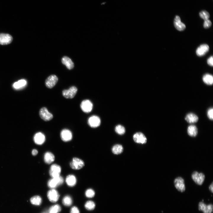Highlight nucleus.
<instances>
[{"mask_svg": "<svg viewBox=\"0 0 213 213\" xmlns=\"http://www.w3.org/2000/svg\"><path fill=\"white\" fill-rule=\"evenodd\" d=\"M64 182L63 178L60 175L58 177L52 178L48 182V186L51 189H54L61 185Z\"/></svg>", "mask_w": 213, "mask_h": 213, "instance_id": "obj_1", "label": "nucleus"}, {"mask_svg": "<svg viewBox=\"0 0 213 213\" xmlns=\"http://www.w3.org/2000/svg\"><path fill=\"white\" fill-rule=\"evenodd\" d=\"M84 162L81 159L77 157L73 158L70 163V166L73 169L79 170L84 166Z\"/></svg>", "mask_w": 213, "mask_h": 213, "instance_id": "obj_2", "label": "nucleus"}, {"mask_svg": "<svg viewBox=\"0 0 213 213\" xmlns=\"http://www.w3.org/2000/svg\"><path fill=\"white\" fill-rule=\"evenodd\" d=\"M191 177L193 181L197 185H201L203 183L205 176L202 173H199L197 171H194L192 173Z\"/></svg>", "mask_w": 213, "mask_h": 213, "instance_id": "obj_3", "label": "nucleus"}, {"mask_svg": "<svg viewBox=\"0 0 213 213\" xmlns=\"http://www.w3.org/2000/svg\"><path fill=\"white\" fill-rule=\"evenodd\" d=\"M77 91L78 89L75 86H72L68 89L63 90L62 94L66 98L72 99L75 96Z\"/></svg>", "mask_w": 213, "mask_h": 213, "instance_id": "obj_4", "label": "nucleus"}, {"mask_svg": "<svg viewBox=\"0 0 213 213\" xmlns=\"http://www.w3.org/2000/svg\"><path fill=\"white\" fill-rule=\"evenodd\" d=\"M39 114L41 118L45 121H49L53 118V115L45 107H42L40 110Z\"/></svg>", "mask_w": 213, "mask_h": 213, "instance_id": "obj_5", "label": "nucleus"}, {"mask_svg": "<svg viewBox=\"0 0 213 213\" xmlns=\"http://www.w3.org/2000/svg\"><path fill=\"white\" fill-rule=\"evenodd\" d=\"M61 172V168L57 164L52 165L49 170V174L51 178H54L60 176Z\"/></svg>", "mask_w": 213, "mask_h": 213, "instance_id": "obj_6", "label": "nucleus"}, {"mask_svg": "<svg viewBox=\"0 0 213 213\" xmlns=\"http://www.w3.org/2000/svg\"><path fill=\"white\" fill-rule=\"evenodd\" d=\"M175 188L179 191L183 192L185 190V187L184 180L181 177L176 178L174 181Z\"/></svg>", "mask_w": 213, "mask_h": 213, "instance_id": "obj_7", "label": "nucleus"}, {"mask_svg": "<svg viewBox=\"0 0 213 213\" xmlns=\"http://www.w3.org/2000/svg\"><path fill=\"white\" fill-rule=\"evenodd\" d=\"M80 106L81 109L84 112L88 113L92 111L93 105L90 101L86 99L82 101Z\"/></svg>", "mask_w": 213, "mask_h": 213, "instance_id": "obj_8", "label": "nucleus"}, {"mask_svg": "<svg viewBox=\"0 0 213 213\" xmlns=\"http://www.w3.org/2000/svg\"><path fill=\"white\" fill-rule=\"evenodd\" d=\"M58 81V78L56 75H51L49 76L46 79L45 84L47 88H51L55 85Z\"/></svg>", "mask_w": 213, "mask_h": 213, "instance_id": "obj_9", "label": "nucleus"}, {"mask_svg": "<svg viewBox=\"0 0 213 213\" xmlns=\"http://www.w3.org/2000/svg\"><path fill=\"white\" fill-rule=\"evenodd\" d=\"M198 206L199 210L202 211L203 213H212L213 206L212 204L206 205L202 201L199 202Z\"/></svg>", "mask_w": 213, "mask_h": 213, "instance_id": "obj_10", "label": "nucleus"}, {"mask_svg": "<svg viewBox=\"0 0 213 213\" xmlns=\"http://www.w3.org/2000/svg\"><path fill=\"white\" fill-rule=\"evenodd\" d=\"M47 195L49 200L52 202H57L59 196L58 192L54 189H51L49 190L48 192Z\"/></svg>", "mask_w": 213, "mask_h": 213, "instance_id": "obj_11", "label": "nucleus"}, {"mask_svg": "<svg viewBox=\"0 0 213 213\" xmlns=\"http://www.w3.org/2000/svg\"><path fill=\"white\" fill-rule=\"evenodd\" d=\"M60 137L63 141L67 142L71 141L72 138L71 132L67 129L62 130L60 133Z\"/></svg>", "mask_w": 213, "mask_h": 213, "instance_id": "obj_12", "label": "nucleus"}, {"mask_svg": "<svg viewBox=\"0 0 213 213\" xmlns=\"http://www.w3.org/2000/svg\"><path fill=\"white\" fill-rule=\"evenodd\" d=\"M133 137L134 141L137 143L143 144L147 142L146 137L142 133H136L133 135Z\"/></svg>", "mask_w": 213, "mask_h": 213, "instance_id": "obj_13", "label": "nucleus"}, {"mask_svg": "<svg viewBox=\"0 0 213 213\" xmlns=\"http://www.w3.org/2000/svg\"><path fill=\"white\" fill-rule=\"evenodd\" d=\"M100 118L97 116H92L90 117L88 120V124L91 128L97 127L100 125Z\"/></svg>", "mask_w": 213, "mask_h": 213, "instance_id": "obj_14", "label": "nucleus"}, {"mask_svg": "<svg viewBox=\"0 0 213 213\" xmlns=\"http://www.w3.org/2000/svg\"><path fill=\"white\" fill-rule=\"evenodd\" d=\"M174 25L176 29L179 31H183L186 28L185 25L181 22L180 17L178 15L176 16L174 19Z\"/></svg>", "mask_w": 213, "mask_h": 213, "instance_id": "obj_15", "label": "nucleus"}, {"mask_svg": "<svg viewBox=\"0 0 213 213\" xmlns=\"http://www.w3.org/2000/svg\"><path fill=\"white\" fill-rule=\"evenodd\" d=\"M45 136L44 134L41 132L36 133L34 135L33 140L36 144L41 145L43 144L45 141Z\"/></svg>", "mask_w": 213, "mask_h": 213, "instance_id": "obj_16", "label": "nucleus"}, {"mask_svg": "<svg viewBox=\"0 0 213 213\" xmlns=\"http://www.w3.org/2000/svg\"><path fill=\"white\" fill-rule=\"evenodd\" d=\"M12 36L9 34H0V44L6 45L10 43L12 41Z\"/></svg>", "mask_w": 213, "mask_h": 213, "instance_id": "obj_17", "label": "nucleus"}, {"mask_svg": "<svg viewBox=\"0 0 213 213\" xmlns=\"http://www.w3.org/2000/svg\"><path fill=\"white\" fill-rule=\"evenodd\" d=\"M209 47L207 44L201 45L197 49L196 53L198 56L201 57L204 55L209 50Z\"/></svg>", "mask_w": 213, "mask_h": 213, "instance_id": "obj_18", "label": "nucleus"}, {"mask_svg": "<svg viewBox=\"0 0 213 213\" xmlns=\"http://www.w3.org/2000/svg\"><path fill=\"white\" fill-rule=\"evenodd\" d=\"M62 62L69 70H71L74 67L73 62L70 58L67 56H64L62 58Z\"/></svg>", "mask_w": 213, "mask_h": 213, "instance_id": "obj_19", "label": "nucleus"}, {"mask_svg": "<svg viewBox=\"0 0 213 213\" xmlns=\"http://www.w3.org/2000/svg\"><path fill=\"white\" fill-rule=\"evenodd\" d=\"M65 181L67 185L70 187L75 186L77 182L75 176L73 175H69L66 177Z\"/></svg>", "mask_w": 213, "mask_h": 213, "instance_id": "obj_20", "label": "nucleus"}, {"mask_svg": "<svg viewBox=\"0 0 213 213\" xmlns=\"http://www.w3.org/2000/svg\"><path fill=\"white\" fill-rule=\"evenodd\" d=\"M55 160V156L54 154L50 152H47L44 155V160L47 164H49L52 163Z\"/></svg>", "mask_w": 213, "mask_h": 213, "instance_id": "obj_21", "label": "nucleus"}, {"mask_svg": "<svg viewBox=\"0 0 213 213\" xmlns=\"http://www.w3.org/2000/svg\"><path fill=\"white\" fill-rule=\"evenodd\" d=\"M27 83V82L26 80L21 79L14 83L12 85V87L15 89H20L25 87Z\"/></svg>", "mask_w": 213, "mask_h": 213, "instance_id": "obj_22", "label": "nucleus"}, {"mask_svg": "<svg viewBox=\"0 0 213 213\" xmlns=\"http://www.w3.org/2000/svg\"><path fill=\"white\" fill-rule=\"evenodd\" d=\"M185 119L188 123H193L198 121V117L195 114L193 113H189L186 115Z\"/></svg>", "mask_w": 213, "mask_h": 213, "instance_id": "obj_23", "label": "nucleus"}, {"mask_svg": "<svg viewBox=\"0 0 213 213\" xmlns=\"http://www.w3.org/2000/svg\"><path fill=\"white\" fill-rule=\"evenodd\" d=\"M187 133L188 135L191 137L196 136L198 133V129L196 126L191 125L189 126L187 128Z\"/></svg>", "mask_w": 213, "mask_h": 213, "instance_id": "obj_24", "label": "nucleus"}, {"mask_svg": "<svg viewBox=\"0 0 213 213\" xmlns=\"http://www.w3.org/2000/svg\"><path fill=\"white\" fill-rule=\"evenodd\" d=\"M203 82L207 85H211L213 84V77L209 74H206L204 75L202 78Z\"/></svg>", "mask_w": 213, "mask_h": 213, "instance_id": "obj_25", "label": "nucleus"}, {"mask_svg": "<svg viewBox=\"0 0 213 213\" xmlns=\"http://www.w3.org/2000/svg\"><path fill=\"white\" fill-rule=\"evenodd\" d=\"M30 202L33 204L39 205L42 203V199L40 196H35L30 198Z\"/></svg>", "mask_w": 213, "mask_h": 213, "instance_id": "obj_26", "label": "nucleus"}, {"mask_svg": "<svg viewBox=\"0 0 213 213\" xmlns=\"http://www.w3.org/2000/svg\"><path fill=\"white\" fill-rule=\"evenodd\" d=\"M123 151L122 146L120 144L114 145L112 148V151L113 154H118L122 152Z\"/></svg>", "mask_w": 213, "mask_h": 213, "instance_id": "obj_27", "label": "nucleus"}, {"mask_svg": "<svg viewBox=\"0 0 213 213\" xmlns=\"http://www.w3.org/2000/svg\"><path fill=\"white\" fill-rule=\"evenodd\" d=\"M61 210L60 206L58 204H55L51 206L49 209V213H58Z\"/></svg>", "mask_w": 213, "mask_h": 213, "instance_id": "obj_28", "label": "nucleus"}, {"mask_svg": "<svg viewBox=\"0 0 213 213\" xmlns=\"http://www.w3.org/2000/svg\"><path fill=\"white\" fill-rule=\"evenodd\" d=\"M62 202L64 206H70L72 204V200L70 196H66L63 198Z\"/></svg>", "mask_w": 213, "mask_h": 213, "instance_id": "obj_29", "label": "nucleus"}, {"mask_svg": "<svg viewBox=\"0 0 213 213\" xmlns=\"http://www.w3.org/2000/svg\"><path fill=\"white\" fill-rule=\"evenodd\" d=\"M115 130L116 133L120 135L123 134L125 131V128L121 125H117L115 128Z\"/></svg>", "mask_w": 213, "mask_h": 213, "instance_id": "obj_30", "label": "nucleus"}, {"mask_svg": "<svg viewBox=\"0 0 213 213\" xmlns=\"http://www.w3.org/2000/svg\"><path fill=\"white\" fill-rule=\"evenodd\" d=\"M95 206L94 203L91 201H88L85 203V206L86 209L88 210H92L93 209Z\"/></svg>", "mask_w": 213, "mask_h": 213, "instance_id": "obj_31", "label": "nucleus"}, {"mask_svg": "<svg viewBox=\"0 0 213 213\" xmlns=\"http://www.w3.org/2000/svg\"><path fill=\"white\" fill-rule=\"evenodd\" d=\"M200 17L204 20L208 19L210 17L209 13L205 10H203L200 12Z\"/></svg>", "mask_w": 213, "mask_h": 213, "instance_id": "obj_32", "label": "nucleus"}, {"mask_svg": "<svg viewBox=\"0 0 213 213\" xmlns=\"http://www.w3.org/2000/svg\"><path fill=\"white\" fill-rule=\"evenodd\" d=\"M95 194L94 191L91 189H88L85 192V195L88 198H92L93 197Z\"/></svg>", "mask_w": 213, "mask_h": 213, "instance_id": "obj_33", "label": "nucleus"}, {"mask_svg": "<svg viewBox=\"0 0 213 213\" xmlns=\"http://www.w3.org/2000/svg\"><path fill=\"white\" fill-rule=\"evenodd\" d=\"M212 25V22L209 20L208 19L205 20L203 24L204 27L205 29H207L210 28Z\"/></svg>", "mask_w": 213, "mask_h": 213, "instance_id": "obj_34", "label": "nucleus"}, {"mask_svg": "<svg viewBox=\"0 0 213 213\" xmlns=\"http://www.w3.org/2000/svg\"><path fill=\"white\" fill-rule=\"evenodd\" d=\"M213 108L209 109L207 111V115L209 118L212 120L213 119Z\"/></svg>", "mask_w": 213, "mask_h": 213, "instance_id": "obj_35", "label": "nucleus"}, {"mask_svg": "<svg viewBox=\"0 0 213 213\" xmlns=\"http://www.w3.org/2000/svg\"><path fill=\"white\" fill-rule=\"evenodd\" d=\"M70 213H80L78 208L75 206L72 207L71 209Z\"/></svg>", "mask_w": 213, "mask_h": 213, "instance_id": "obj_36", "label": "nucleus"}, {"mask_svg": "<svg viewBox=\"0 0 213 213\" xmlns=\"http://www.w3.org/2000/svg\"><path fill=\"white\" fill-rule=\"evenodd\" d=\"M213 56H212L208 58L207 60V63L208 64L212 67L213 66Z\"/></svg>", "mask_w": 213, "mask_h": 213, "instance_id": "obj_37", "label": "nucleus"}, {"mask_svg": "<svg viewBox=\"0 0 213 213\" xmlns=\"http://www.w3.org/2000/svg\"><path fill=\"white\" fill-rule=\"evenodd\" d=\"M38 153V151L36 149H33L32 151V154L33 156L36 155Z\"/></svg>", "mask_w": 213, "mask_h": 213, "instance_id": "obj_38", "label": "nucleus"}, {"mask_svg": "<svg viewBox=\"0 0 213 213\" xmlns=\"http://www.w3.org/2000/svg\"><path fill=\"white\" fill-rule=\"evenodd\" d=\"M213 183H212L211 184H210V185L209 186V189L210 191L212 192L213 193Z\"/></svg>", "mask_w": 213, "mask_h": 213, "instance_id": "obj_39", "label": "nucleus"}]
</instances>
